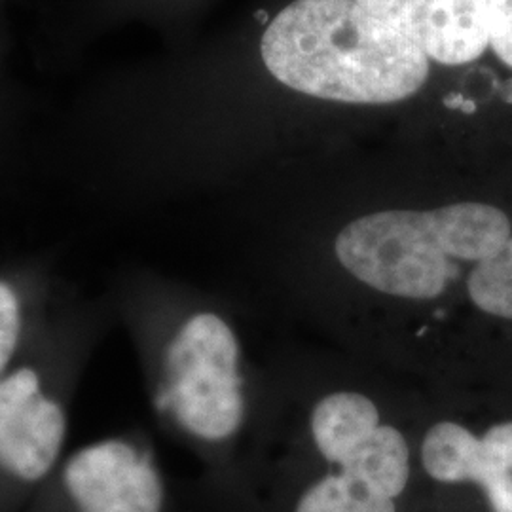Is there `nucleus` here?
<instances>
[{
  "label": "nucleus",
  "mask_w": 512,
  "mask_h": 512,
  "mask_svg": "<svg viewBox=\"0 0 512 512\" xmlns=\"http://www.w3.org/2000/svg\"><path fill=\"white\" fill-rule=\"evenodd\" d=\"M107 294L67 281L33 346L0 378V512H23L69 452L78 389L109 330Z\"/></svg>",
  "instance_id": "39448f33"
},
{
  "label": "nucleus",
  "mask_w": 512,
  "mask_h": 512,
  "mask_svg": "<svg viewBox=\"0 0 512 512\" xmlns=\"http://www.w3.org/2000/svg\"><path fill=\"white\" fill-rule=\"evenodd\" d=\"M403 33L435 71L429 99L467 82L488 57V0H355Z\"/></svg>",
  "instance_id": "6e6552de"
},
{
  "label": "nucleus",
  "mask_w": 512,
  "mask_h": 512,
  "mask_svg": "<svg viewBox=\"0 0 512 512\" xmlns=\"http://www.w3.org/2000/svg\"><path fill=\"white\" fill-rule=\"evenodd\" d=\"M452 384L512 385V234L465 283Z\"/></svg>",
  "instance_id": "1a4fd4ad"
},
{
  "label": "nucleus",
  "mask_w": 512,
  "mask_h": 512,
  "mask_svg": "<svg viewBox=\"0 0 512 512\" xmlns=\"http://www.w3.org/2000/svg\"><path fill=\"white\" fill-rule=\"evenodd\" d=\"M418 461L435 512H512V385L423 384Z\"/></svg>",
  "instance_id": "423d86ee"
},
{
  "label": "nucleus",
  "mask_w": 512,
  "mask_h": 512,
  "mask_svg": "<svg viewBox=\"0 0 512 512\" xmlns=\"http://www.w3.org/2000/svg\"><path fill=\"white\" fill-rule=\"evenodd\" d=\"M433 84L429 59L355 0H260L213 37L88 82L63 114L55 164L116 213L230 196L368 131L401 137Z\"/></svg>",
  "instance_id": "f257e3e1"
},
{
  "label": "nucleus",
  "mask_w": 512,
  "mask_h": 512,
  "mask_svg": "<svg viewBox=\"0 0 512 512\" xmlns=\"http://www.w3.org/2000/svg\"><path fill=\"white\" fill-rule=\"evenodd\" d=\"M461 165L389 141L304 156L243 184L230 196L255 224L264 300L332 348L450 384L465 283L512 234L509 205L467 190Z\"/></svg>",
  "instance_id": "f03ea898"
},
{
  "label": "nucleus",
  "mask_w": 512,
  "mask_h": 512,
  "mask_svg": "<svg viewBox=\"0 0 512 512\" xmlns=\"http://www.w3.org/2000/svg\"><path fill=\"white\" fill-rule=\"evenodd\" d=\"M65 283L50 256L0 264V378L33 346Z\"/></svg>",
  "instance_id": "9d476101"
},
{
  "label": "nucleus",
  "mask_w": 512,
  "mask_h": 512,
  "mask_svg": "<svg viewBox=\"0 0 512 512\" xmlns=\"http://www.w3.org/2000/svg\"><path fill=\"white\" fill-rule=\"evenodd\" d=\"M23 512H202L181 494L143 429L131 427L69 450Z\"/></svg>",
  "instance_id": "0eeeda50"
},
{
  "label": "nucleus",
  "mask_w": 512,
  "mask_h": 512,
  "mask_svg": "<svg viewBox=\"0 0 512 512\" xmlns=\"http://www.w3.org/2000/svg\"><path fill=\"white\" fill-rule=\"evenodd\" d=\"M8 54V31L6 27H0V171L14 156L23 116V99L18 84L14 82V76L10 73Z\"/></svg>",
  "instance_id": "f8f14e48"
},
{
  "label": "nucleus",
  "mask_w": 512,
  "mask_h": 512,
  "mask_svg": "<svg viewBox=\"0 0 512 512\" xmlns=\"http://www.w3.org/2000/svg\"><path fill=\"white\" fill-rule=\"evenodd\" d=\"M421 397L418 380L348 351L277 349L249 459L202 512H435Z\"/></svg>",
  "instance_id": "7ed1b4c3"
},
{
  "label": "nucleus",
  "mask_w": 512,
  "mask_h": 512,
  "mask_svg": "<svg viewBox=\"0 0 512 512\" xmlns=\"http://www.w3.org/2000/svg\"><path fill=\"white\" fill-rule=\"evenodd\" d=\"M105 294L158 429L202 469L196 497L222 494L241 475L266 410L272 351L255 344L253 304L147 266L118 270Z\"/></svg>",
  "instance_id": "20e7f679"
},
{
  "label": "nucleus",
  "mask_w": 512,
  "mask_h": 512,
  "mask_svg": "<svg viewBox=\"0 0 512 512\" xmlns=\"http://www.w3.org/2000/svg\"><path fill=\"white\" fill-rule=\"evenodd\" d=\"M217 0H78L76 23L84 35L143 25L179 48L194 40L200 19Z\"/></svg>",
  "instance_id": "9b49d317"
},
{
  "label": "nucleus",
  "mask_w": 512,
  "mask_h": 512,
  "mask_svg": "<svg viewBox=\"0 0 512 512\" xmlns=\"http://www.w3.org/2000/svg\"><path fill=\"white\" fill-rule=\"evenodd\" d=\"M6 4H8V0H0V27H6V18H4Z\"/></svg>",
  "instance_id": "ddd939ff"
}]
</instances>
